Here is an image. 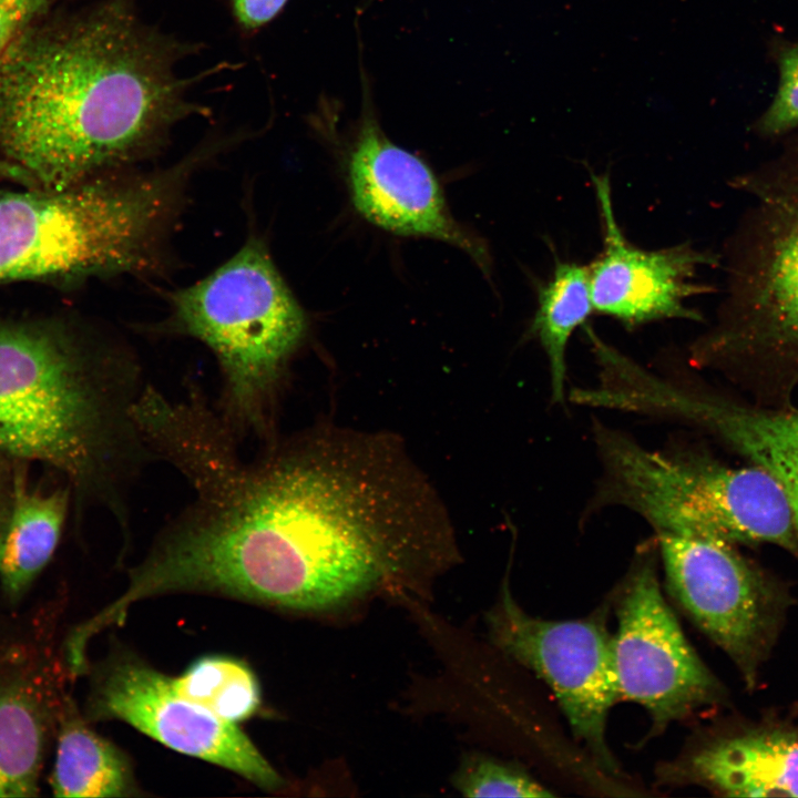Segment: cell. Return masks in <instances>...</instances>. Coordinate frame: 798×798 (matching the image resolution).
Segmentation results:
<instances>
[{"label": "cell", "mask_w": 798, "mask_h": 798, "mask_svg": "<svg viewBox=\"0 0 798 798\" xmlns=\"http://www.w3.org/2000/svg\"><path fill=\"white\" fill-rule=\"evenodd\" d=\"M175 690L216 717L236 724L260 707V688L254 672L239 659L209 655L196 659L178 677Z\"/></svg>", "instance_id": "obj_20"}, {"label": "cell", "mask_w": 798, "mask_h": 798, "mask_svg": "<svg viewBox=\"0 0 798 798\" xmlns=\"http://www.w3.org/2000/svg\"><path fill=\"white\" fill-rule=\"evenodd\" d=\"M12 35L13 34H12L11 30L9 29L6 20L3 19L2 14L0 13V54Z\"/></svg>", "instance_id": "obj_27"}, {"label": "cell", "mask_w": 798, "mask_h": 798, "mask_svg": "<svg viewBox=\"0 0 798 798\" xmlns=\"http://www.w3.org/2000/svg\"><path fill=\"white\" fill-rule=\"evenodd\" d=\"M642 408L707 432L770 474L789 503L798 548V408L753 403L662 375L646 382Z\"/></svg>", "instance_id": "obj_13"}, {"label": "cell", "mask_w": 798, "mask_h": 798, "mask_svg": "<svg viewBox=\"0 0 798 798\" xmlns=\"http://www.w3.org/2000/svg\"><path fill=\"white\" fill-rule=\"evenodd\" d=\"M0 180L17 182L25 186H37L25 170L6 158L0 160Z\"/></svg>", "instance_id": "obj_25"}, {"label": "cell", "mask_w": 798, "mask_h": 798, "mask_svg": "<svg viewBox=\"0 0 798 798\" xmlns=\"http://www.w3.org/2000/svg\"><path fill=\"white\" fill-rule=\"evenodd\" d=\"M191 171L104 173L55 190H0V284L142 275L161 266Z\"/></svg>", "instance_id": "obj_4"}, {"label": "cell", "mask_w": 798, "mask_h": 798, "mask_svg": "<svg viewBox=\"0 0 798 798\" xmlns=\"http://www.w3.org/2000/svg\"><path fill=\"white\" fill-rule=\"evenodd\" d=\"M170 330L204 344L221 376L216 410L239 441L275 436L287 364L307 329L305 314L264 244L250 237L203 279L172 295Z\"/></svg>", "instance_id": "obj_6"}, {"label": "cell", "mask_w": 798, "mask_h": 798, "mask_svg": "<svg viewBox=\"0 0 798 798\" xmlns=\"http://www.w3.org/2000/svg\"><path fill=\"white\" fill-rule=\"evenodd\" d=\"M592 181L602 226V250L587 266L594 311L632 328L662 319L703 320L687 301L710 289L695 277L716 256L689 244L654 250L635 246L617 223L608 175L592 174Z\"/></svg>", "instance_id": "obj_12"}, {"label": "cell", "mask_w": 798, "mask_h": 798, "mask_svg": "<svg viewBox=\"0 0 798 798\" xmlns=\"http://www.w3.org/2000/svg\"><path fill=\"white\" fill-rule=\"evenodd\" d=\"M751 197L726 247L716 324L690 347L698 367L758 387H798V136L735 181Z\"/></svg>", "instance_id": "obj_5"}, {"label": "cell", "mask_w": 798, "mask_h": 798, "mask_svg": "<svg viewBox=\"0 0 798 798\" xmlns=\"http://www.w3.org/2000/svg\"><path fill=\"white\" fill-rule=\"evenodd\" d=\"M452 785L464 797H552L546 787L522 769L472 754L462 758Z\"/></svg>", "instance_id": "obj_21"}, {"label": "cell", "mask_w": 798, "mask_h": 798, "mask_svg": "<svg viewBox=\"0 0 798 798\" xmlns=\"http://www.w3.org/2000/svg\"><path fill=\"white\" fill-rule=\"evenodd\" d=\"M491 642L553 692L574 735L605 770H616L606 719L620 700L613 635L598 618L550 621L528 614L507 584L485 618Z\"/></svg>", "instance_id": "obj_9"}, {"label": "cell", "mask_w": 798, "mask_h": 798, "mask_svg": "<svg viewBox=\"0 0 798 798\" xmlns=\"http://www.w3.org/2000/svg\"><path fill=\"white\" fill-rule=\"evenodd\" d=\"M593 311L587 266L556 259L552 276L539 286L530 326L548 358L553 402L565 400L569 340Z\"/></svg>", "instance_id": "obj_19"}, {"label": "cell", "mask_w": 798, "mask_h": 798, "mask_svg": "<svg viewBox=\"0 0 798 798\" xmlns=\"http://www.w3.org/2000/svg\"><path fill=\"white\" fill-rule=\"evenodd\" d=\"M601 477L591 507L620 505L655 532H705L735 544H774L797 554L791 510L774 478L699 452L646 448L593 422Z\"/></svg>", "instance_id": "obj_7"}, {"label": "cell", "mask_w": 798, "mask_h": 798, "mask_svg": "<svg viewBox=\"0 0 798 798\" xmlns=\"http://www.w3.org/2000/svg\"><path fill=\"white\" fill-rule=\"evenodd\" d=\"M666 775L728 797H798V728L760 725L716 737Z\"/></svg>", "instance_id": "obj_16"}, {"label": "cell", "mask_w": 798, "mask_h": 798, "mask_svg": "<svg viewBox=\"0 0 798 798\" xmlns=\"http://www.w3.org/2000/svg\"><path fill=\"white\" fill-rule=\"evenodd\" d=\"M348 183L355 207L371 223L453 244L488 269L485 248L453 221L430 167L389 141L370 112L349 154Z\"/></svg>", "instance_id": "obj_14"}, {"label": "cell", "mask_w": 798, "mask_h": 798, "mask_svg": "<svg viewBox=\"0 0 798 798\" xmlns=\"http://www.w3.org/2000/svg\"><path fill=\"white\" fill-rule=\"evenodd\" d=\"M656 536L669 592L754 685L787 604L780 586L724 538L705 532Z\"/></svg>", "instance_id": "obj_8"}, {"label": "cell", "mask_w": 798, "mask_h": 798, "mask_svg": "<svg viewBox=\"0 0 798 798\" xmlns=\"http://www.w3.org/2000/svg\"><path fill=\"white\" fill-rule=\"evenodd\" d=\"M192 531L221 584L246 601L328 612L419 586L454 559L452 528L389 436L315 428L245 459L214 450L194 480Z\"/></svg>", "instance_id": "obj_1"}, {"label": "cell", "mask_w": 798, "mask_h": 798, "mask_svg": "<svg viewBox=\"0 0 798 798\" xmlns=\"http://www.w3.org/2000/svg\"><path fill=\"white\" fill-rule=\"evenodd\" d=\"M288 0H232V11L238 24L256 30L270 22Z\"/></svg>", "instance_id": "obj_23"}, {"label": "cell", "mask_w": 798, "mask_h": 798, "mask_svg": "<svg viewBox=\"0 0 798 798\" xmlns=\"http://www.w3.org/2000/svg\"><path fill=\"white\" fill-rule=\"evenodd\" d=\"M616 616L620 699L643 706L655 730L719 699L720 685L684 635L647 553L636 559L622 586Z\"/></svg>", "instance_id": "obj_10"}, {"label": "cell", "mask_w": 798, "mask_h": 798, "mask_svg": "<svg viewBox=\"0 0 798 798\" xmlns=\"http://www.w3.org/2000/svg\"><path fill=\"white\" fill-rule=\"evenodd\" d=\"M90 719H121L163 745L224 767L264 789L283 778L236 724L182 697L173 678L133 657L95 673L88 699Z\"/></svg>", "instance_id": "obj_11"}, {"label": "cell", "mask_w": 798, "mask_h": 798, "mask_svg": "<svg viewBox=\"0 0 798 798\" xmlns=\"http://www.w3.org/2000/svg\"><path fill=\"white\" fill-rule=\"evenodd\" d=\"M50 784L57 797H124L135 790L124 754L94 733L64 696Z\"/></svg>", "instance_id": "obj_17"}, {"label": "cell", "mask_w": 798, "mask_h": 798, "mask_svg": "<svg viewBox=\"0 0 798 798\" xmlns=\"http://www.w3.org/2000/svg\"><path fill=\"white\" fill-rule=\"evenodd\" d=\"M43 634L0 646V797H31L64 696Z\"/></svg>", "instance_id": "obj_15"}, {"label": "cell", "mask_w": 798, "mask_h": 798, "mask_svg": "<svg viewBox=\"0 0 798 798\" xmlns=\"http://www.w3.org/2000/svg\"><path fill=\"white\" fill-rule=\"evenodd\" d=\"M180 44L133 0L20 28L0 54V151L38 186L64 188L160 147L196 113Z\"/></svg>", "instance_id": "obj_2"}, {"label": "cell", "mask_w": 798, "mask_h": 798, "mask_svg": "<svg viewBox=\"0 0 798 798\" xmlns=\"http://www.w3.org/2000/svg\"><path fill=\"white\" fill-rule=\"evenodd\" d=\"M53 1L55 0H0V13L14 34Z\"/></svg>", "instance_id": "obj_24"}, {"label": "cell", "mask_w": 798, "mask_h": 798, "mask_svg": "<svg viewBox=\"0 0 798 798\" xmlns=\"http://www.w3.org/2000/svg\"><path fill=\"white\" fill-rule=\"evenodd\" d=\"M777 93L757 123L763 135L775 136L798 126V44L785 48L778 58Z\"/></svg>", "instance_id": "obj_22"}, {"label": "cell", "mask_w": 798, "mask_h": 798, "mask_svg": "<svg viewBox=\"0 0 798 798\" xmlns=\"http://www.w3.org/2000/svg\"><path fill=\"white\" fill-rule=\"evenodd\" d=\"M12 501L9 502V498L6 497L3 487L0 482V552L4 539L8 519L10 515Z\"/></svg>", "instance_id": "obj_26"}, {"label": "cell", "mask_w": 798, "mask_h": 798, "mask_svg": "<svg viewBox=\"0 0 798 798\" xmlns=\"http://www.w3.org/2000/svg\"><path fill=\"white\" fill-rule=\"evenodd\" d=\"M68 491L49 495L17 492L0 552V585L19 601L50 561L60 539Z\"/></svg>", "instance_id": "obj_18"}, {"label": "cell", "mask_w": 798, "mask_h": 798, "mask_svg": "<svg viewBox=\"0 0 798 798\" xmlns=\"http://www.w3.org/2000/svg\"><path fill=\"white\" fill-rule=\"evenodd\" d=\"M145 385L116 348L61 325L1 321L0 449L63 471L125 530L127 489L154 459L133 413Z\"/></svg>", "instance_id": "obj_3"}]
</instances>
